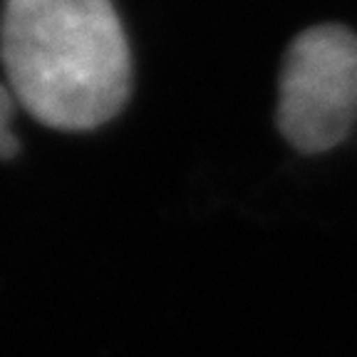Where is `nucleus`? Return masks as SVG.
<instances>
[{
	"label": "nucleus",
	"mask_w": 357,
	"mask_h": 357,
	"mask_svg": "<svg viewBox=\"0 0 357 357\" xmlns=\"http://www.w3.org/2000/svg\"><path fill=\"white\" fill-rule=\"evenodd\" d=\"M0 62L35 122L92 132L127 107L134 62L114 0H3Z\"/></svg>",
	"instance_id": "1"
},
{
	"label": "nucleus",
	"mask_w": 357,
	"mask_h": 357,
	"mask_svg": "<svg viewBox=\"0 0 357 357\" xmlns=\"http://www.w3.org/2000/svg\"><path fill=\"white\" fill-rule=\"evenodd\" d=\"M357 127V33L318 22L290 40L280 60L275 129L290 149L318 156Z\"/></svg>",
	"instance_id": "2"
},
{
	"label": "nucleus",
	"mask_w": 357,
	"mask_h": 357,
	"mask_svg": "<svg viewBox=\"0 0 357 357\" xmlns=\"http://www.w3.org/2000/svg\"><path fill=\"white\" fill-rule=\"evenodd\" d=\"M13 114L15 97L10 95L6 82H0V159H13L20 151V142L13 132Z\"/></svg>",
	"instance_id": "3"
}]
</instances>
